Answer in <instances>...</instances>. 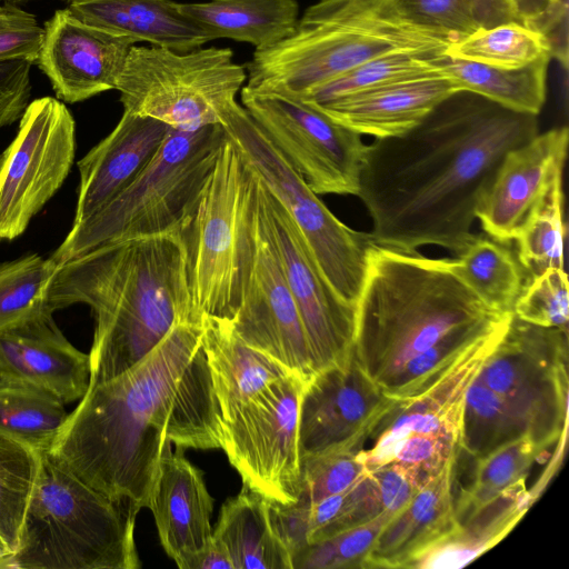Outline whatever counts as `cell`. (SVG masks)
I'll return each instance as SVG.
<instances>
[{
  "label": "cell",
  "instance_id": "ba28073f",
  "mask_svg": "<svg viewBox=\"0 0 569 569\" xmlns=\"http://www.w3.org/2000/svg\"><path fill=\"white\" fill-rule=\"evenodd\" d=\"M226 138L221 124L171 128L138 177L94 214L72 224L50 259L59 267L110 242L180 228Z\"/></svg>",
  "mask_w": 569,
  "mask_h": 569
},
{
  "label": "cell",
  "instance_id": "7402d4cb",
  "mask_svg": "<svg viewBox=\"0 0 569 569\" xmlns=\"http://www.w3.org/2000/svg\"><path fill=\"white\" fill-rule=\"evenodd\" d=\"M170 129L159 120L123 111L113 130L78 162L80 183L72 224L121 193L152 160Z\"/></svg>",
  "mask_w": 569,
  "mask_h": 569
},
{
  "label": "cell",
  "instance_id": "8fae6325",
  "mask_svg": "<svg viewBox=\"0 0 569 569\" xmlns=\"http://www.w3.org/2000/svg\"><path fill=\"white\" fill-rule=\"evenodd\" d=\"M247 81L246 66L230 48L178 52L154 46L130 48L118 77L123 111L194 131L221 124Z\"/></svg>",
  "mask_w": 569,
  "mask_h": 569
},
{
  "label": "cell",
  "instance_id": "e575fe53",
  "mask_svg": "<svg viewBox=\"0 0 569 569\" xmlns=\"http://www.w3.org/2000/svg\"><path fill=\"white\" fill-rule=\"evenodd\" d=\"M443 51L398 50L371 59L317 87L299 100L318 107L347 94L391 82L442 76L436 57Z\"/></svg>",
  "mask_w": 569,
  "mask_h": 569
},
{
  "label": "cell",
  "instance_id": "836d02e7",
  "mask_svg": "<svg viewBox=\"0 0 569 569\" xmlns=\"http://www.w3.org/2000/svg\"><path fill=\"white\" fill-rule=\"evenodd\" d=\"M41 450L0 431V541L13 553L38 478Z\"/></svg>",
  "mask_w": 569,
  "mask_h": 569
},
{
  "label": "cell",
  "instance_id": "f6af8a7d",
  "mask_svg": "<svg viewBox=\"0 0 569 569\" xmlns=\"http://www.w3.org/2000/svg\"><path fill=\"white\" fill-rule=\"evenodd\" d=\"M31 66L27 61L0 63V129L17 121L29 103Z\"/></svg>",
  "mask_w": 569,
  "mask_h": 569
},
{
  "label": "cell",
  "instance_id": "5bb4252c",
  "mask_svg": "<svg viewBox=\"0 0 569 569\" xmlns=\"http://www.w3.org/2000/svg\"><path fill=\"white\" fill-rule=\"evenodd\" d=\"M240 91L241 106L316 194L358 197L367 147L361 134L297 98Z\"/></svg>",
  "mask_w": 569,
  "mask_h": 569
},
{
  "label": "cell",
  "instance_id": "9c48e42d",
  "mask_svg": "<svg viewBox=\"0 0 569 569\" xmlns=\"http://www.w3.org/2000/svg\"><path fill=\"white\" fill-rule=\"evenodd\" d=\"M509 322L470 347L421 390L390 403L353 449L367 472L396 465L422 487L456 458L466 391Z\"/></svg>",
  "mask_w": 569,
  "mask_h": 569
},
{
  "label": "cell",
  "instance_id": "60d3db41",
  "mask_svg": "<svg viewBox=\"0 0 569 569\" xmlns=\"http://www.w3.org/2000/svg\"><path fill=\"white\" fill-rule=\"evenodd\" d=\"M512 313L535 326L568 329L569 286L565 269L550 268L531 277L523 284Z\"/></svg>",
  "mask_w": 569,
  "mask_h": 569
},
{
  "label": "cell",
  "instance_id": "ffe728a7",
  "mask_svg": "<svg viewBox=\"0 0 569 569\" xmlns=\"http://www.w3.org/2000/svg\"><path fill=\"white\" fill-rule=\"evenodd\" d=\"M568 141L567 127L553 128L503 156L476 211L489 237L505 243L516 239L555 178L562 174Z\"/></svg>",
  "mask_w": 569,
  "mask_h": 569
},
{
  "label": "cell",
  "instance_id": "8992f818",
  "mask_svg": "<svg viewBox=\"0 0 569 569\" xmlns=\"http://www.w3.org/2000/svg\"><path fill=\"white\" fill-rule=\"evenodd\" d=\"M448 46L442 36L405 20L390 0H319L290 36L254 50L243 87L300 99L388 52L445 51Z\"/></svg>",
  "mask_w": 569,
  "mask_h": 569
},
{
  "label": "cell",
  "instance_id": "d6986e66",
  "mask_svg": "<svg viewBox=\"0 0 569 569\" xmlns=\"http://www.w3.org/2000/svg\"><path fill=\"white\" fill-rule=\"evenodd\" d=\"M43 30L36 64L57 99L77 103L116 89L133 42L86 23L68 8L54 11Z\"/></svg>",
  "mask_w": 569,
  "mask_h": 569
},
{
  "label": "cell",
  "instance_id": "cb8c5ba5",
  "mask_svg": "<svg viewBox=\"0 0 569 569\" xmlns=\"http://www.w3.org/2000/svg\"><path fill=\"white\" fill-rule=\"evenodd\" d=\"M461 90L446 76L423 77L360 90L315 108L359 134L388 138L412 130Z\"/></svg>",
  "mask_w": 569,
  "mask_h": 569
},
{
  "label": "cell",
  "instance_id": "ac0fdd59",
  "mask_svg": "<svg viewBox=\"0 0 569 569\" xmlns=\"http://www.w3.org/2000/svg\"><path fill=\"white\" fill-rule=\"evenodd\" d=\"M392 401L353 352L343 366L317 371L306 383L300 406V458L355 449Z\"/></svg>",
  "mask_w": 569,
  "mask_h": 569
},
{
  "label": "cell",
  "instance_id": "8d00e7d4",
  "mask_svg": "<svg viewBox=\"0 0 569 569\" xmlns=\"http://www.w3.org/2000/svg\"><path fill=\"white\" fill-rule=\"evenodd\" d=\"M562 174L552 181L547 193L529 213L519 233L517 258L530 277L550 268L565 269L566 238Z\"/></svg>",
  "mask_w": 569,
  "mask_h": 569
},
{
  "label": "cell",
  "instance_id": "277c9868",
  "mask_svg": "<svg viewBox=\"0 0 569 569\" xmlns=\"http://www.w3.org/2000/svg\"><path fill=\"white\" fill-rule=\"evenodd\" d=\"M76 303L94 317L89 386L131 369L178 323H201L180 228L110 242L59 266L48 308Z\"/></svg>",
  "mask_w": 569,
  "mask_h": 569
},
{
  "label": "cell",
  "instance_id": "3957f363",
  "mask_svg": "<svg viewBox=\"0 0 569 569\" xmlns=\"http://www.w3.org/2000/svg\"><path fill=\"white\" fill-rule=\"evenodd\" d=\"M511 317L488 308L453 274L448 258L375 243L356 305L352 352L397 400L421 390Z\"/></svg>",
  "mask_w": 569,
  "mask_h": 569
},
{
  "label": "cell",
  "instance_id": "6da1fadb",
  "mask_svg": "<svg viewBox=\"0 0 569 569\" xmlns=\"http://www.w3.org/2000/svg\"><path fill=\"white\" fill-rule=\"evenodd\" d=\"M221 411L201 323L182 322L122 375L89 386L48 455L136 512L148 508L164 448L221 449Z\"/></svg>",
  "mask_w": 569,
  "mask_h": 569
},
{
  "label": "cell",
  "instance_id": "44dd1931",
  "mask_svg": "<svg viewBox=\"0 0 569 569\" xmlns=\"http://www.w3.org/2000/svg\"><path fill=\"white\" fill-rule=\"evenodd\" d=\"M52 315L0 335V376L40 388L67 405L86 395L90 358L64 337Z\"/></svg>",
  "mask_w": 569,
  "mask_h": 569
},
{
  "label": "cell",
  "instance_id": "f35d334b",
  "mask_svg": "<svg viewBox=\"0 0 569 569\" xmlns=\"http://www.w3.org/2000/svg\"><path fill=\"white\" fill-rule=\"evenodd\" d=\"M543 451L530 438L523 437L477 459L470 485L455 498L457 520L526 480L535 459Z\"/></svg>",
  "mask_w": 569,
  "mask_h": 569
},
{
  "label": "cell",
  "instance_id": "7c38bea8",
  "mask_svg": "<svg viewBox=\"0 0 569 569\" xmlns=\"http://www.w3.org/2000/svg\"><path fill=\"white\" fill-rule=\"evenodd\" d=\"M227 137L298 228L333 291L356 309L375 241L340 221L290 167L247 110L234 102L222 117Z\"/></svg>",
  "mask_w": 569,
  "mask_h": 569
},
{
  "label": "cell",
  "instance_id": "ab89813d",
  "mask_svg": "<svg viewBox=\"0 0 569 569\" xmlns=\"http://www.w3.org/2000/svg\"><path fill=\"white\" fill-rule=\"evenodd\" d=\"M396 513H381L366 523L307 545L293 556L292 568H362L363 561L380 531Z\"/></svg>",
  "mask_w": 569,
  "mask_h": 569
},
{
  "label": "cell",
  "instance_id": "f1b7e54d",
  "mask_svg": "<svg viewBox=\"0 0 569 569\" xmlns=\"http://www.w3.org/2000/svg\"><path fill=\"white\" fill-rule=\"evenodd\" d=\"M212 537L228 552L233 569H293L292 556L273 526L270 501L244 485L222 505Z\"/></svg>",
  "mask_w": 569,
  "mask_h": 569
},
{
  "label": "cell",
  "instance_id": "681fc988",
  "mask_svg": "<svg viewBox=\"0 0 569 569\" xmlns=\"http://www.w3.org/2000/svg\"><path fill=\"white\" fill-rule=\"evenodd\" d=\"M31 1H36V0H3V2L17 4V6L26 4ZM62 1L68 3L71 0H62Z\"/></svg>",
  "mask_w": 569,
  "mask_h": 569
},
{
  "label": "cell",
  "instance_id": "484cf974",
  "mask_svg": "<svg viewBox=\"0 0 569 569\" xmlns=\"http://www.w3.org/2000/svg\"><path fill=\"white\" fill-rule=\"evenodd\" d=\"M67 8L86 23L134 44L187 52L210 42L173 0H71Z\"/></svg>",
  "mask_w": 569,
  "mask_h": 569
},
{
  "label": "cell",
  "instance_id": "4dcf8cb0",
  "mask_svg": "<svg viewBox=\"0 0 569 569\" xmlns=\"http://www.w3.org/2000/svg\"><path fill=\"white\" fill-rule=\"evenodd\" d=\"M551 57L519 68H500L440 53L436 64L442 76L462 90L475 92L513 111L538 116L546 102Z\"/></svg>",
  "mask_w": 569,
  "mask_h": 569
},
{
  "label": "cell",
  "instance_id": "816d5d0a",
  "mask_svg": "<svg viewBox=\"0 0 569 569\" xmlns=\"http://www.w3.org/2000/svg\"><path fill=\"white\" fill-rule=\"evenodd\" d=\"M2 240V238L0 237V241Z\"/></svg>",
  "mask_w": 569,
  "mask_h": 569
},
{
  "label": "cell",
  "instance_id": "603a6c76",
  "mask_svg": "<svg viewBox=\"0 0 569 569\" xmlns=\"http://www.w3.org/2000/svg\"><path fill=\"white\" fill-rule=\"evenodd\" d=\"M182 450L172 451L171 443L164 448L148 506L160 542L177 566L202 550L211 541L213 531V499L202 471Z\"/></svg>",
  "mask_w": 569,
  "mask_h": 569
},
{
  "label": "cell",
  "instance_id": "c3c4849f",
  "mask_svg": "<svg viewBox=\"0 0 569 569\" xmlns=\"http://www.w3.org/2000/svg\"><path fill=\"white\" fill-rule=\"evenodd\" d=\"M519 21L522 23V21L533 14L535 12L539 11L545 6L552 3V2H566L569 3V0H513Z\"/></svg>",
  "mask_w": 569,
  "mask_h": 569
},
{
  "label": "cell",
  "instance_id": "52a82bcc",
  "mask_svg": "<svg viewBox=\"0 0 569 569\" xmlns=\"http://www.w3.org/2000/svg\"><path fill=\"white\" fill-rule=\"evenodd\" d=\"M137 513L43 450L19 547L0 569H137Z\"/></svg>",
  "mask_w": 569,
  "mask_h": 569
},
{
  "label": "cell",
  "instance_id": "7bdbcfd3",
  "mask_svg": "<svg viewBox=\"0 0 569 569\" xmlns=\"http://www.w3.org/2000/svg\"><path fill=\"white\" fill-rule=\"evenodd\" d=\"M408 22L438 33L450 44L475 31L471 0H390Z\"/></svg>",
  "mask_w": 569,
  "mask_h": 569
},
{
  "label": "cell",
  "instance_id": "f907efd6",
  "mask_svg": "<svg viewBox=\"0 0 569 569\" xmlns=\"http://www.w3.org/2000/svg\"><path fill=\"white\" fill-rule=\"evenodd\" d=\"M8 556L7 550L4 549L3 545L0 541V561Z\"/></svg>",
  "mask_w": 569,
  "mask_h": 569
},
{
  "label": "cell",
  "instance_id": "74e56055",
  "mask_svg": "<svg viewBox=\"0 0 569 569\" xmlns=\"http://www.w3.org/2000/svg\"><path fill=\"white\" fill-rule=\"evenodd\" d=\"M445 53L500 68H519L550 56L545 38L517 21L477 28L448 46Z\"/></svg>",
  "mask_w": 569,
  "mask_h": 569
},
{
  "label": "cell",
  "instance_id": "4316f807",
  "mask_svg": "<svg viewBox=\"0 0 569 569\" xmlns=\"http://www.w3.org/2000/svg\"><path fill=\"white\" fill-rule=\"evenodd\" d=\"M202 346L221 415L249 401L289 372L248 346L228 319L203 315Z\"/></svg>",
  "mask_w": 569,
  "mask_h": 569
},
{
  "label": "cell",
  "instance_id": "2e32d148",
  "mask_svg": "<svg viewBox=\"0 0 569 569\" xmlns=\"http://www.w3.org/2000/svg\"><path fill=\"white\" fill-rule=\"evenodd\" d=\"M76 122L53 97L28 103L0 157V237L12 240L63 184L74 159Z\"/></svg>",
  "mask_w": 569,
  "mask_h": 569
},
{
  "label": "cell",
  "instance_id": "e0dca14e",
  "mask_svg": "<svg viewBox=\"0 0 569 569\" xmlns=\"http://www.w3.org/2000/svg\"><path fill=\"white\" fill-rule=\"evenodd\" d=\"M254 173V172H253ZM256 176L258 194L296 302L316 372L343 366L352 353L356 309L330 287L292 219Z\"/></svg>",
  "mask_w": 569,
  "mask_h": 569
},
{
  "label": "cell",
  "instance_id": "1f68e13d",
  "mask_svg": "<svg viewBox=\"0 0 569 569\" xmlns=\"http://www.w3.org/2000/svg\"><path fill=\"white\" fill-rule=\"evenodd\" d=\"M448 258L453 274L488 308L512 313L523 287V268L507 243L473 234L466 246Z\"/></svg>",
  "mask_w": 569,
  "mask_h": 569
},
{
  "label": "cell",
  "instance_id": "9a60e30c",
  "mask_svg": "<svg viewBox=\"0 0 569 569\" xmlns=\"http://www.w3.org/2000/svg\"><path fill=\"white\" fill-rule=\"evenodd\" d=\"M252 174L242 295L230 321L248 346L274 359L307 383L316 373L313 358L263 212L253 171Z\"/></svg>",
  "mask_w": 569,
  "mask_h": 569
},
{
  "label": "cell",
  "instance_id": "ee69618b",
  "mask_svg": "<svg viewBox=\"0 0 569 569\" xmlns=\"http://www.w3.org/2000/svg\"><path fill=\"white\" fill-rule=\"evenodd\" d=\"M43 33L34 14L17 4H0V63L27 61L34 64Z\"/></svg>",
  "mask_w": 569,
  "mask_h": 569
},
{
  "label": "cell",
  "instance_id": "4fadbf2b",
  "mask_svg": "<svg viewBox=\"0 0 569 569\" xmlns=\"http://www.w3.org/2000/svg\"><path fill=\"white\" fill-rule=\"evenodd\" d=\"M306 382L289 373L221 415V449L250 490L291 505L301 490L300 406Z\"/></svg>",
  "mask_w": 569,
  "mask_h": 569
},
{
  "label": "cell",
  "instance_id": "d6a6232c",
  "mask_svg": "<svg viewBox=\"0 0 569 569\" xmlns=\"http://www.w3.org/2000/svg\"><path fill=\"white\" fill-rule=\"evenodd\" d=\"M67 417L64 403L54 396L0 376V431L43 451Z\"/></svg>",
  "mask_w": 569,
  "mask_h": 569
},
{
  "label": "cell",
  "instance_id": "f546056e",
  "mask_svg": "<svg viewBox=\"0 0 569 569\" xmlns=\"http://www.w3.org/2000/svg\"><path fill=\"white\" fill-rule=\"evenodd\" d=\"M180 9L210 41L231 39L254 50L290 36L300 17L297 0H209L180 2Z\"/></svg>",
  "mask_w": 569,
  "mask_h": 569
},
{
  "label": "cell",
  "instance_id": "f5cc1de1",
  "mask_svg": "<svg viewBox=\"0 0 569 569\" xmlns=\"http://www.w3.org/2000/svg\"><path fill=\"white\" fill-rule=\"evenodd\" d=\"M513 2V0H511ZM515 3V2H513ZM516 6V4H515Z\"/></svg>",
  "mask_w": 569,
  "mask_h": 569
},
{
  "label": "cell",
  "instance_id": "d4e9b609",
  "mask_svg": "<svg viewBox=\"0 0 569 569\" xmlns=\"http://www.w3.org/2000/svg\"><path fill=\"white\" fill-rule=\"evenodd\" d=\"M455 461L450 460L389 520L362 568H405L415 556L457 529Z\"/></svg>",
  "mask_w": 569,
  "mask_h": 569
},
{
  "label": "cell",
  "instance_id": "b9f144b4",
  "mask_svg": "<svg viewBox=\"0 0 569 569\" xmlns=\"http://www.w3.org/2000/svg\"><path fill=\"white\" fill-rule=\"evenodd\" d=\"M300 460L301 490L295 503L306 508L347 490L367 472L356 451L349 449L301 457Z\"/></svg>",
  "mask_w": 569,
  "mask_h": 569
},
{
  "label": "cell",
  "instance_id": "7dc6e473",
  "mask_svg": "<svg viewBox=\"0 0 569 569\" xmlns=\"http://www.w3.org/2000/svg\"><path fill=\"white\" fill-rule=\"evenodd\" d=\"M178 567L180 569H233L228 552L213 537L202 550L186 558Z\"/></svg>",
  "mask_w": 569,
  "mask_h": 569
},
{
  "label": "cell",
  "instance_id": "30bf717a",
  "mask_svg": "<svg viewBox=\"0 0 569 569\" xmlns=\"http://www.w3.org/2000/svg\"><path fill=\"white\" fill-rule=\"evenodd\" d=\"M252 198V171L227 137L180 226L191 295L201 318L231 320L240 306Z\"/></svg>",
  "mask_w": 569,
  "mask_h": 569
},
{
  "label": "cell",
  "instance_id": "d590c367",
  "mask_svg": "<svg viewBox=\"0 0 569 569\" xmlns=\"http://www.w3.org/2000/svg\"><path fill=\"white\" fill-rule=\"evenodd\" d=\"M58 266L32 253L0 263V335L43 313Z\"/></svg>",
  "mask_w": 569,
  "mask_h": 569
},
{
  "label": "cell",
  "instance_id": "83f0119b",
  "mask_svg": "<svg viewBox=\"0 0 569 569\" xmlns=\"http://www.w3.org/2000/svg\"><path fill=\"white\" fill-rule=\"evenodd\" d=\"M533 501L526 480L458 519L457 529L412 559L405 568H461L497 545L517 525Z\"/></svg>",
  "mask_w": 569,
  "mask_h": 569
},
{
  "label": "cell",
  "instance_id": "5b68a950",
  "mask_svg": "<svg viewBox=\"0 0 569 569\" xmlns=\"http://www.w3.org/2000/svg\"><path fill=\"white\" fill-rule=\"evenodd\" d=\"M568 329L511 320L465 396L459 451L480 459L520 438L546 450L567 432Z\"/></svg>",
  "mask_w": 569,
  "mask_h": 569
},
{
  "label": "cell",
  "instance_id": "7a4b0ae2",
  "mask_svg": "<svg viewBox=\"0 0 569 569\" xmlns=\"http://www.w3.org/2000/svg\"><path fill=\"white\" fill-rule=\"evenodd\" d=\"M538 116L458 91L420 124L367 144L358 197L375 243L457 254L503 156L538 133Z\"/></svg>",
  "mask_w": 569,
  "mask_h": 569
},
{
  "label": "cell",
  "instance_id": "bcb514c9",
  "mask_svg": "<svg viewBox=\"0 0 569 569\" xmlns=\"http://www.w3.org/2000/svg\"><path fill=\"white\" fill-rule=\"evenodd\" d=\"M473 18L479 28H491L509 21H519L511 0H471Z\"/></svg>",
  "mask_w": 569,
  "mask_h": 569
}]
</instances>
